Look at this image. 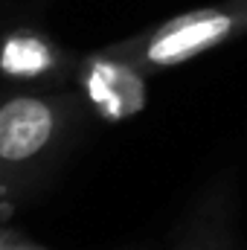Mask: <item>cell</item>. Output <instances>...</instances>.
I'll return each mask as SVG.
<instances>
[{
    "instance_id": "obj_1",
    "label": "cell",
    "mask_w": 247,
    "mask_h": 250,
    "mask_svg": "<svg viewBox=\"0 0 247 250\" xmlns=\"http://www.w3.org/2000/svg\"><path fill=\"white\" fill-rule=\"evenodd\" d=\"M73 117V96L0 87V204L23 195L50 169Z\"/></svg>"
},
{
    "instance_id": "obj_2",
    "label": "cell",
    "mask_w": 247,
    "mask_h": 250,
    "mask_svg": "<svg viewBox=\"0 0 247 250\" xmlns=\"http://www.w3.org/2000/svg\"><path fill=\"white\" fill-rule=\"evenodd\" d=\"M247 23V0H236L227 6H204L192 9L178 18H169L166 23L123 41L105 50V56L128 64L134 70H163L184 64L221 41H227L233 32H239Z\"/></svg>"
},
{
    "instance_id": "obj_3",
    "label": "cell",
    "mask_w": 247,
    "mask_h": 250,
    "mask_svg": "<svg viewBox=\"0 0 247 250\" xmlns=\"http://www.w3.org/2000/svg\"><path fill=\"white\" fill-rule=\"evenodd\" d=\"M0 250H50V248L38 245L35 239H29V236L21 233L18 227L0 224Z\"/></svg>"
}]
</instances>
